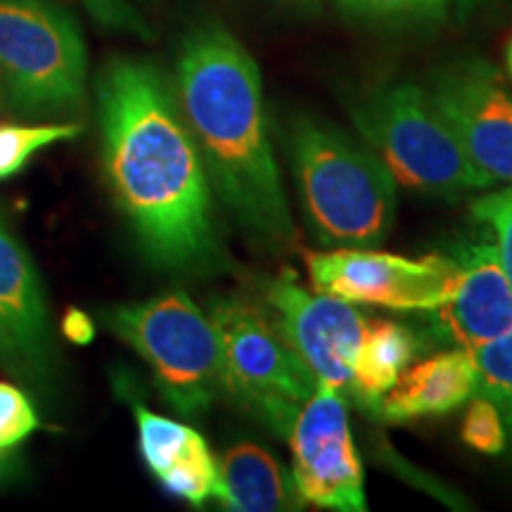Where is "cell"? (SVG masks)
Instances as JSON below:
<instances>
[{
    "label": "cell",
    "instance_id": "obj_10",
    "mask_svg": "<svg viewBox=\"0 0 512 512\" xmlns=\"http://www.w3.org/2000/svg\"><path fill=\"white\" fill-rule=\"evenodd\" d=\"M430 98L472 166L491 183H512V95L484 62H463L434 81Z\"/></svg>",
    "mask_w": 512,
    "mask_h": 512
},
{
    "label": "cell",
    "instance_id": "obj_4",
    "mask_svg": "<svg viewBox=\"0 0 512 512\" xmlns=\"http://www.w3.org/2000/svg\"><path fill=\"white\" fill-rule=\"evenodd\" d=\"M105 323L152 368L178 413L202 415L226 392L219 332L185 292L117 304L105 311Z\"/></svg>",
    "mask_w": 512,
    "mask_h": 512
},
{
    "label": "cell",
    "instance_id": "obj_6",
    "mask_svg": "<svg viewBox=\"0 0 512 512\" xmlns=\"http://www.w3.org/2000/svg\"><path fill=\"white\" fill-rule=\"evenodd\" d=\"M209 318L219 332L226 392L275 434L287 437L318 380L278 323L256 304L238 297L216 299Z\"/></svg>",
    "mask_w": 512,
    "mask_h": 512
},
{
    "label": "cell",
    "instance_id": "obj_5",
    "mask_svg": "<svg viewBox=\"0 0 512 512\" xmlns=\"http://www.w3.org/2000/svg\"><path fill=\"white\" fill-rule=\"evenodd\" d=\"M363 140L396 183L427 195H463L491 188L472 166L430 93L413 83L384 88L356 107Z\"/></svg>",
    "mask_w": 512,
    "mask_h": 512
},
{
    "label": "cell",
    "instance_id": "obj_8",
    "mask_svg": "<svg viewBox=\"0 0 512 512\" xmlns=\"http://www.w3.org/2000/svg\"><path fill=\"white\" fill-rule=\"evenodd\" d=\"M313 290L351 304L384 306L392 311L427 313L451 294L456 256H408L373 252L370 247H342L306 254Z\"/></svg>",
    "mask_w": 512,
    "mask_h": 512
},
{
    "label": "cell",
    "instance_id": "obj_1",
    "mask_svg": "<svg viewBox=\"0 0 512 512\" xmlns=\"http://www.w3.org/2000/svg\"><path fill=\"white\" fill-rule=\"evenodd\" d=\"M98 110L107 181L152 264H216L207 166L162 74L150 62L114 60L100 79Z\"/></svg>",
    "mask_w": 512,
    "mask_h": 512
},
{
    "label": "cell",
    "instance_id": "obj_15",
    "mask_svg": "<svg viewBox=\"0 0 512 512\" xmlns=\"http://www.w3.org/2000/svg\"><path fill=\"white\" fill-rule=\"evenodd\" d=\"M233 512H287L302 508L292 472L259 444L230 446L219 463L216 496Z\"/></svg>",
    "mask_w": 512,
    "mask_h": 512
},
{
    "label": "cell",
    "instance_id": "obj_20",
    "mask_svg": "<svg viewBox=\"0 0 512 512\" xmlns=\"http://www.w3.org/2000/svg\"><path fill=\"white\" fill-rule=\"evenodd\" d=\"M81 131L83 128L79 124L0 126V181L19 174L29 164V159L34 157V152L60 143V140H72Z\"/></svg>",
    "mask_w": 512,
    "mask_h": 512
},
{
    "label": "cell",
    "instance_id": "obj_23",
    "mask_svg": "<svg viewBox=\"0 0 512 512\" xmlns=\"http://www.w3.org/2000/svg\"><path fill=\"white\" fill-rule=\"evenodd\" d=\"M505 437H508V432H505L498 408L486 396L477 394L465 413L463 441L479 453L496 456L505 448Z\"/></svg>",
    "mask_w": 512,
    "mask_h": 512
},
{
    "label": "cell",
    "instance_id": "obj_7",
    "mask_svg": "<svg viewBox=\"0 0 512 512\" xmlns=\"http://www.w3.org/2000/svg\"><path fill=\"white\" fill-rule=\"evenodd\" d=\"M0 81L22 112H62L86 93V46L48 0H0Z\"/></svg>",
    "mask_w": 512,
    "mask_h": 512
},
{
    "label": "cell",
    "instance_id": "obj_25",
    "mask_svg": "<svg viewBox=\"0 0 512 512\" xmlns=\"http://www.w3.org/2000/svg\"><path fill=\"white\" fill-rule=\"evenodd\" d=\"M91 15L105 27H138V12L136 0H86Z\"/></svg>",
    "mask_w": 512,
    "mask_h": 512
},
{
    "label": "cell",
    "instance_id": "obj_11",
    "mask_svg": "<svg viewBox=\"0 0 512 512\" xmlns=\"http://www.w3.org/2000/svg\"><path fill=\"white\" fill-rule=\"evenodd\" d=\"M266 302L275 323L313 377L349 389L366 320L351 302L325 292H309L292 278L266 285Z\"/></svg>",
    "mask_w": 512,
    "mask_h": 512
},
{
    "label": "cell",
    "instance_id": "obj_14",
    "mask_svg": "<svg viewBox=\"0 0 512 512\" xmlns=\"http://www.w3.org/2000/svg\"><path fill=\"white\" fill-rule=\"evenodd\" d=\"M475 392L477 368L472 351L453 349L403 370L377 403L375 413L387 422H411L451 413Z\"/></svg>",
    "mask_w": 512,
    "mask_h": 512
},
{
    "label": "cell",
    "instance_id": "obj_19",
    "mask_svg": "<svg viewBox=\"0 0 512 512\" xmlns=\"http://www.w3.org/2000/svg\"><path fill=\"white\" fill-rule=\"evenodd\" d=\"M159 484L192 505H202L216 496L219 486V463L211 456L207 441L200 437L178 463L159 477Z\"/></svg>",
    "mask_w": 512,
    "mask_h": 512
},
{
    "label": "cell",
    "instance_id": "obj_3",
    "mask_svg": "<svg viewBox=\"0 0 512 512\" xmlns=\"http://www.w3.org/2000/svg\"><path fill=\"white\" fill-rule=\"evenodd\" d=\"M294 176L320 240L342 247H375L396 216V181L368 145L313 117L294 121Z\"/></svg>",
    "mask_w": 512,
    "mask_h": 512
},
{
    "label": "cell",
    "instance_id": "obj_21",
    "mask_svg": "<svg viewBox=\"0 0 512 512\" xmlns=\"http://www.w3.org/2000/svg\"><path fill=\"white\" fill-rule=\"evenodd\" d=\"M36 430L38 415L29 396L0 380V451H12Z\"/></svg>",
    "mask_w": 512,
    "mask_h": 512
},
{
    "label": "cell",
    "instance_id": "obj_17",
    "mask_svg": "<svg viewBox=\"0 0 512 512\" xmlns=\"http://www.w3.org/2000/svg\"><path fill=\"white\" fill-rule=\"evenodd\" d=\"M133 413H136L138 425L140 458L157 479L166 470H171L188 453V448L202 437L200 432L183 425V422L152 413L143 403H136Z\"/></svg>",
    "mask_w": 512,
    "mask_h": 512
},
{
    "label": "cell",
    "instance_id": "obj_13",
    "mask_svg": "<svg viewBox=\"0 0 512 512\" xmlns=\"http://www.w3.org/2000/svg\"><path fill=\"white\" fill-rule=\"evenodd\" d=\"M0 363L24 380L50 375V330L36 266L0 216Z\"/></svg>",
    "mask_w": 512,
    "mask_h": 512
},
{
    "label": "cell",
    "instance_id": "obj_2",
    "mask_svg": "<svg viewBox=\"0 0 512 512\" xmlns=\"http://www.w3.org/2000/svg\"><path fill=\"white\" fill-rule=\"evenodd\" d=\"M178 95L221 200L254 240L287 245L294 226L268 138L254 57L221 24L197 27L178 57Z\"/></svg>",
    "mask_w": 512,
    "mask_h": 512
},
{
    "label": "cell",
    "instance_id": "obj_16",
    "mask_svg": "<svg viewBox=\"0 0 512 512\" xmlns=\"http://www.w3.org/2000/svg\"><path fill=\"white\" fill-rule=\"evenodd\" d=\"M415 337L392 320H366L354 361L349 389L363 408L375 413L377 403L392 389L415 356Z\"/></svg>",
    "mask_w": 512,
    "mask_h": 512
},
{
    "label": "cell",
    "instance_id": "obj_28",
    "mask_svg": "<svg viewBox=\"0 0 512 512\" xmlns=\"http://www.w3.org/2000/svg\"><path fill=\"white\" fill-rule=\"evenodd\" d=\"M287 3H297V5H316L320 0H287Z\"/></svg>",
    "mask_w": 512,
    "mask_h": 512
},
{
    "label": "cell",
    "instance_id": "obj_27",
    "mask_svg": "<svg viewBox=\"0 0 512 512\" xmlns=\"http://www.w3.org/2000/svg\"><path fill=\"white\" fill-rule=\"evenodd\" d=\"M19 458L12 451H0V486L17 475Z\"/></svg>",
    "mask_w": 512,
    "mask_h": 512
},
{
    "label": "cell",
    "instance_id": "obj_9",
    "mask_svg": "<svg viewBox=\"0 0 512 512\" xmlns=\"http://www.w3.org/2000/svg\"><path fill=\"white\" fill-rule=\"evenodd\" d=\"M292 477L304 503L337 512L368 510L363 467L342 389L318 382L290 427Z\"/></svg>",
    "mask_w": 512,
    "mask_h": 512
},
{
    "label": "cell",
    "instance_id": "obj_18",
    "mask_svg": "<svg viewBox=\"0 0 512 512\" xmlns=\"http://www.w3.org/2000/svg\"><path fill=\"white\" fill-rule=\"evenodd\" d=\"M477 368V392L501 413L505 432L512 434V330L472 351Z\"/></svg>",
    "mask_w": 512,
    "mask_h": 512
},
{
    "label": "cell",
    "instance_id": "obj_29",
    "mask_svg": "<svg viewBox=\"0 0 512 512\" xmlns=\"http://www.w3.org/2000/svg\"><path fill=\"white\" fill-rule=\"evenodd\" d=\"M508 69H510V74H512V41H510V46H508Z\"/></svg>",
    "mask_w": 512,
    "mask_h": 512
},
{
    "label": "cell",
    "instance_id": "obj_12",
    "mask_svg": "<svg viewBox=\"0 0 512 512\" xmlns=\"http://www.w3.org/2000/svg\"><path fill=\"white\" fill-rule=\"evenodd\" d=\"M456 261L451 294L427 316L444 342L475 351L512 330V285L494 242L458 249Z\"/></svg>",
    "mask_w": 512,
    "mask_h": 512
},
{
    "label": "cell",
    "instance_id": "obj_22",
    "mask_svg": "<svg viewBox=\"0 0 512 512\" xmlns=\"http://www.w3.org/2000/svg\"><path fill=\"white\" fill-rule=\"evenodd\" d=\"M472 216L496 235L498 259L512 285V185L479 197L472 204Z\"/></svg>",
    "mask_w": 512,
    "mask_h": 512
},
{
    "label": "cell",
    "instance_id": "obj_24",
    "mask_svg": "<svg viewBox=\"0 0 512 512\" xmlns=\"http://www.w3.org/2000/svg\"><path fill=\"white\" fill-rule=\"evenodd\" d=\"M448 0H339L351 17L363 19H430L446 10Z\"/></svg>",
    "mask_w": 512,
    "mask_h": 512
},
{
    "label": "cell",
    "instance_id": "obj_26",
    "mask_svg": "<svg viewBox=\"0 0 512 512\" xmlns=\"http://www.w3.org/2000/svg\"><path fill=\"white\" fill-rule=\"evenodd\" d=\"M62 332L69 342L88 344L95 337V325L88 318V313H83L81 309H67L62 318Z\"/></svg>",
    "mask_w": 512,
    "mask_h": 512
}]
</instances>
